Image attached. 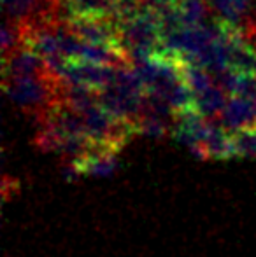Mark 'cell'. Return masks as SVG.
<instances>
[{
  "label": "cell",
  "instance_id": "cell-5",
  "mask_svg": "<svg viewBox=\"0 0 256 257\" xmlns=\"http://www.w3.org/2000/svg\"><path fill=\"white\" fill-rule=\"evenodd\" d=\"M218 122L230 133L237 132L240 128H246V126L256 124L253 100L246 98V96L230 95L225 108L219 114Z\"/></svg>",
  "mask_w": 256,
  "mask_h": 257
},
{
  "label": "cell",
  "instance_id": "cell-1",
  "mask_svg": "<svg viewBox=\"0 0 256 257\" xmlns=\"http://www.w3.org/2000/svg\"><path fill=\"white\" fill-rule=\"evenodd\" d=\"M62 84L63 81L56 74L2 81V88L11 102L37 121H41L53 105L62 100Z\"/></svg>",
  "mask_w": 256,
  "mask_h": 257
},
{
  "label": "cell",
  "instance_id": "cell-3",
  "mask_svg": "<svg viewBox=\"0 0 256 257\" xmlns=\"http://www.w3.org/2000/svg\"><path fill=\"white\" fill-rule=\"evenodd\" d=\"M49 74H53V72L44 58L39 56L32 49L25 48V46L13 51L9 56L2 58V81L41 77V75Z\"/></svg>",
  "mask_w": 256,
  "mask_h": 257
},
{
  "label": "cell",
  "instance_id": "cell-10",
  "mask_svg": "<svg viewBox=\"0 0 256 257\" xmlns=\"http://www.w3.org/2000/svg\"><path fill=\"white\" fill-rule=\"evenodd\" d=\"M7 20L16 23H28L34 18L35 0H2Z\"/></svg>",
  "mask_w": 256,
  "mask_h": 257
},
{
  "label": "cell",
  "instance_id": "cell-8",
  "mask_svg": "<svg viewBox=\"0 0 256 257\" xmlns=\"http://www.w3.org/2000/svg\"><path fill=\"white\" fill-rule=\"evenodd\" d=\"M178 11L181 14V20L185 27H197L205 23L211 11V0H179Z\"/></svg>",
  "mask_w": 256,
  "mask_h": 257
},
{
  "label": "cell",
  "instance_id": "cell-7",
  "mask_svg": "<svg viewBox=\"0 0 256 257\" xmlns=\"http://www.w3.org/2000/svg\"><path fill=\"white\" fill-rule=\"evenodd\" d=\"M211 4L221 20L237 27L244 23L253 7V0H211Z\"/></svg>",
  "mask_w": 256,
  "mask_h": 257
},
{
  "label": "cell",
  "instance_id": "cell-4",
  "mask_svg": "<svg viewBox=\"0 0 256 257\" xmlns=\"http://www.w3.org/2000/svg\"><path fill=\"white\" fill-rule=\"evenodd\" d=\"M60 79L68 84H86L95 89H104L116 81V67L90 61H68Z\"/></svg>",
  "mask_w": 256,
  "mask_h": 257
},
{
  "label": "cell",
  "instance_id": "cell-2",
  "mask_svg": "<svg viewBox=\"0 0 256 257\" xmlns=\"http://www.w3.org/2000/svg\"><path fill=\"white\" fill-rule=\"evenodd\" d=\"M65 21L81 41L121 48L118 18H67Z\"/></svg>",
  "mask_w": 256,
  "mask_h": 257
},
{
  "label": "cell",
  "instance_id": "cell-9",
  "mask_svg": "<svg viewBox=\"0 0 256 257\" xmlns=\"http://www.w3.org/2000/svg\"><path fill=\"white\" fill-rule=\"evenodd\" d=\"M233 146H235L237 158L249 159L256 158V124L240 128L232 133Z\"/></svg>",
  "mask_w": 256,
  "mask_h": 257
},
{
  "label": "cell",
  "instance_id": "cell-11",
  "mask_svg": "<svg viewBox=\"0 0 256 257\" xmlns=\"http://www.w3.org/2000/svg\"><path fill=\"white\" fill-rule=\"evenodd\" d=\"M179 0H144V4L154 7V9H161V7H168V6H176Z\"/></svg>",
  "mask_w": 256,
  "mask_h": 257
},
{
  "label": "cell",
  "instance_id": "cell-6",
  "mask_svg": "<svg viewBox=\"0 0 256 257\" xmlns=\"http://www.w3.org/2000/svg\"><path fill=\"white\" fill-rule=\"evenodd\" d=\"M228 93L214 82L209 86L205 91L195 95V107L204 117L207 119H218L221 110L225 108L226 102H228Z\"/></svg>",
  "mask_w": 256,
  "mask_h": 257
}]
</instances>
